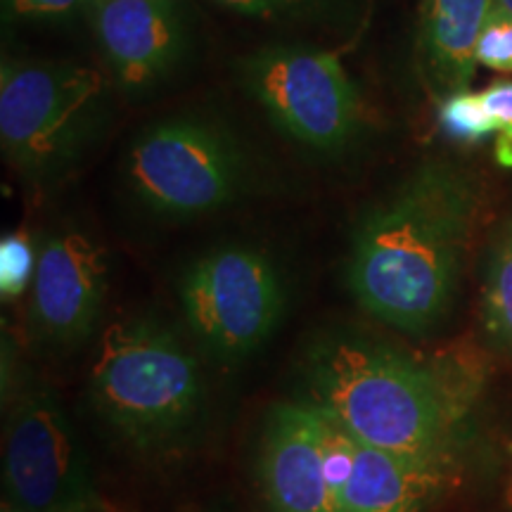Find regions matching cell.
<instances>
[{"label":"cell","instance_id":"1","mask_svg":"<svg viewBox=\"0 0 512 512\" xmlns=\"http://www.w3.org/2000/svg\"><path fill=\"white\" fill-rule=\"evenodd\" d=\"M299 382L297 399L361 444L463 458L484 370L465 354H422L363 332L330 330L306 347Z\"/></svg>","mask_w":512,"mask_h":512},{"label":"cell","instance_id":"2","mask_svg":"<svg viewBox=\"0 0 512 512\" xmlns=\"http://www.w3.org/2000/svg\"><path fill=\"white\" fill-rule=\"evenodd\" d=\"M482 183L446 157L422 159L361 211L347 256L354 302L401 335L437 330L456 304Z\"/></svg>","mask_w":512,"mask_h":512},{"label":"cell","instance_id":"3","mask_svg":"<svg viewBox=\"0 0 512 512\" xmlns=\"http://www.w3.org/2000/svg\"><path fill=\"white\" fill-rule=\"evenodd\" d=\"M88 403L119 446L164 463L200 437L209 394L195 351L162 320L136 316L100 335Z\"/></svg>","mask_w":512,"mask_h":512},{"label":"cell","instance_id":"4","mask_svg":"<svg viewBox=\"0 0 512 512\" xmlns=\"http://www.w3.org/2000/svg\"><path fill=\"white\" fill-rule=\"evenodd\" d=\"M124 188L157 221H190L245 200L261 169L245 140L221 119L178 112L152 121L126 147Z\"/></svg>","mask_w":512,"mask_h":512},{"label":"cell","instance_id":"5","mask_svg":"<svg viewBox=\"0 0 512 512\" xmlns=\"http://www.w3.org/2000/svg\"><path fill=\"white\" fill-rule=\"evenodd\" d=\"M112 112L110 81L76 62L3 60L0 145L34 188L60 183L86 159Z\"/></svg>","mask_w":512,"mask_h":512},{"label":"cell","instance_id":"6","mask_svg":"<svg viewBox=\"0 0 512 512\" xmlns=\"http://www.w3.org/2000/svg\"><path fill=\"white\" fill-rule=\"evenodd\" d=\"M3 415V508L107 512L60 396L15 347L3 351Z\"/></svg>","mask_w":512,"mask_h":512},{"label":"cell","instance_id":"7","mask_svg":"<svg viewBox=\"0 0 512 512\" xmlns=\"http://www.w3.org/2000/svg\"><path fill=\"white\" fill-rule=\"evenodd\" d=\"M238 79L275 131L313 157H347L366 133L361 93L330 50L271 43L242 57Z\"/></svg>","mask_w":512,"mask_h":512},{"label":"cell","instance_id":"8","mask_svg":"<svg viewBox=\"0 0 512 512\" xmlns=\"http://www.w3.org/2000/svg\"><path fill=\"white\" fill-rule=\"evenodd\" d=\"M176 290L190 337L223 366L264 347L287 309L283 268L264 249L240 242L192 259Z\"/></svg>","mask_w":512,"mask_h":512},{"label":"cell","instance_id":"9","mask_svg":"<svg viewBox=\"0 0 512 512\" xmlns=\"http://www.w3.org/2000/svg\"><path fill=\"white\" fill-rule=\"evenodd\" d=\"M110 287L107 249L76 228L38 240V266L29 290L34 339L55 354H72L100 328Z\"/></svg>","mask_w":512,"mask_h":512},{"label":"cell","instance_id":"10","mask_svg":"<svg viewBox=\"0 0 512 512\" xmlns=\"http://www.w3.org/2000/svg\"><path fill=\"white\" fill-rule=\"evenodd\" d=\"M91 27L114 83L138 98L174 79L192 50L181 0H98Z\"/></svg>","mask_w":512,"mask_h":512},{"label":"cell","instance_id":"11","mask_svg":"<svg viewBox=\"0 0 512 512\" xmlns=\"http://www.w3.org/2000/svg\"><path fill=\"white\" fill-rule=\"evenodd\" d=\"M261 496L271 512H335L323 470L320 418L299 399L266 413L256 456Z\"/></svg>","mask_w":512,"mask_h":512},{"label":"cell","instance_id":"12","mask_svg":"<svg viewBox=\"0 0 512 512\" xmlns=\"http://www.w3.org/2000/svg\"><path fill=\"white\" fill-rule=\"evenodd\" d=\"M460 477L463 458L396 453L358 441L337 512H427L456 489Z\"/></svg>","mask_w":512,"mask_h":512},{"label":"cell","instance_id":"13","mask_svg":"<svg viewBox=\"0 0 512 512\" xmlns=\"http://www.w3.org/2000/svg\"><path fill=\"white\" fill-rule=\"evenodd\" d=\"M496 0H427L420 67L439 100L467 91L477 69V43Z\"/></svg>","mask_w":512,"mask_h":512},{"label":"cell","instance_id":"14","mask_svg":"<svg viewBox=\"0 0 512 512\" xmlns=\"http://www.w3.org/2000/svg\"><path fill=\"white\" fill-rule=\"evenodd\" d=\"M482 323L491 344L512 358V219L496 235L486 261Z\"/></svg>","mask_w":512,"mask_h":512},{"label":"cell","instance_id":"15","mask_svg":"<svg viewBox=\"0 0 512 512\" xmlns=\"http://www.w3.org/2000/svg\"><path fill=\"white\" fill-rule=\"evenodd\" d=\"M223 8L245 17L273 19L290 24H339L351 22V0H216Z\"/></svg>","mask_w":512,"mask_h":512},{"label":"cell","instance_id":"16","mask_svg":"<svg viewBox=\"0 0 512 512\" xmlns=\"http://www.w3.org/2000/svg\"><path fill=\"white\" fill-rule=\"evenodd\" d=\"M439 126L446 138L460 145H479L496 136V124L486 110L482 93L458 91L441 100Z\"/></svg>","mask_w":512,"mask_h":512},{"label":"cell","instance_id":"17","mask_svg":"<svg viewBox=\"0 0 512 512\" xmlns=\"http://www.w3.org/2000/svg\"><path fill=\"white\" fill-rule=\"evenodd\" d=\"M98 0H3V15L12 24L27 27H74L91 22Z\"/></svg>","mask_w":512,"mask_h":512},{"label":"cell","instance_id":"18","mask_svg":"<svg viewBox=\"0 0 512 512\" xmlns=\"http://www.w3.org/2000/svg\"><path fill=\"white\" fill-rule=\"evenodd\" d=\"M38 266V240L27 233H8L0 240V294L3 302L31 290Z\"/></svg>","mask_w":512,"mask_h":512},{"label":"cell","instance_id":"19","mask_svg":"<svg viewBox=\"0 0 512 512\" xmlns=\"http://www.w3.org/2000/svg\"><path fill=\"white\" fill-rule=\"evenodd\" d=\"M477 64L512 74V15L494 5L477 43Z\"/></svg>","mask_w":512,"mask_h":512},{"label":"cell","instance_id":"20","mask_svg":"<svg viewBox=\"0 0 512 512\" xmlns=\"http://www.w3.org/2000/svg\"><path fill=\"white\" fill-rule=\"evenodd\" d=\"M482 98L496 124V162L503 169H512V81H494L482 91Z\"/></svg>","mask_w":512,"mask_h":512},{"label":"cell","instance_id":"21","mask_svg":"<svg viewBox=\"0 0 512 512\" xmlns=\"http://www.w3.org/2000/svg\"><path fill=\"white\" fill-rule=\"evenodd\" d=\"M496 5H498V8H501V10L508 12V15H512V0H496Z\"/></svg>","mask_w":512,"mask_h":512},{"label":"cell","instance_id":"22","mask_svg":"<svg viewBox=\"0 0 512 512\" xmlns=\"http://www.w3.org/2000/svg\"><path fill=\"white\" fill-rule=\"evenodd\" d=\"M508 501H510V508H512V489H510V496H508Z\"/></svg>","mask_w":512,"mask_h":512},{"label":"cell","instance_id":"23","mask_svg":"<svg viewBox=\"0 0 512 512\" xmlns=\"http://www.w3.org/2000/svg\"><path fill=\"white\" fill-rule=\"evenodd\" d=\"M3 512H15V510H10V508H3Z\"/></svg>","mask_w":512,"mask_h":512},{"label":"cell","instance_id":"24","mask_svg":"<svg viewBox=\"0 0 512 512\" xmlns=\"http://www.w3.org/2000/svg\"><path fill=\"white\" fill-rule=\"evenodd\" d=\"M510 451H512V446H510Z\"/></svg>","mask_w":512,"mask_h":512}]
</instances>
